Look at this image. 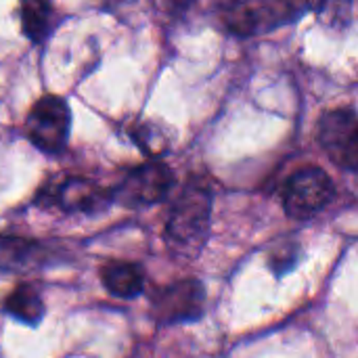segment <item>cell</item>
<instances>
[{"mask_svg": "<svg viewBox=\"0 0 358 358\" xmlns=\"http://www.w3.org/2000/svg\"><path fill=\"white\" fill-rule=\"evenodd\" d=\"M212 214V187L203 178L189 180L176 197L170 218L166 222V239L178 252L195 256L210 231Z\"/></svg>", "mask_w": 358, "mask_h": 358, "instance_id": "obj_1", "label": "cell"}, {"mask_svg": "<svg viewBox=\"0 0 358 358\" xmlns=\"http://www.w3.org/2000/svg\"><path fill=\"white\" fill-rule=\"evenodd\" d=\"M317 8L306 2H227L220 6L222 25L237 36H256L300 19Z\"/></svg>", "mask_w": 358, "mask_h": 358, "instance_id": "obj_2", "label": "cell"}, {"mask_svg": "<svg viewBox=\"0 0 358 358\" xmlns=\"http://www.w3.org/2000/svg\"><path fill=\"white\" fill-rule=\"evenodd\" d=\"M336 197L331 176L319 166L300 168L289 176L283 189V210L289 218L308 220L323 212Z\"/></svg>", "mask_w": 358, "mask_h": 358, "instance_id": "obj_3", "label": "cell"}, {"mask_svg": "<svg viewBox=\"0 0 358 358\" xmlns=\"http://www.w3.org/2000/svg\"><path fill=\"white\" fill-rule=\"evenodd\" d=\"M71 111L63 96H40L25 117V136L44 153H59L69 141Z\"/></svg>", "mask_w": 358, "mask_h": 358, "instance_id": "obj_4", "label": "cell"}, {"mask_svg": "<svg viewBox=\"0 0 358 358\" xmlns=\"http://www.w3.org/2000/svg\"><path fill=\"white\" fill-rule=\"evenodd\" d=\"M174 187V172L159 159L132 168L124 180L111 189V199L126 208H147L164 201Z\"/></svg>", "mask_w": 358, "mask_h": 358, "instance_id": "obj_5", "label": "cell"}, {"mask_svg": "<svg viewBox=\"0 0 358 358\" xmlns=\"http://www.w3.org/2000/svg\"><path fill=\"white\" fill-rule=\"evenodd\" d=\"M206 313V287L199 279H182L151 296V317L159 325L199 321Z\"/></svg>", "mask_w": 358, "mask_h": 358, "instance_id": "obj_6", "label": "cell"}, {"mask_svg": "<svg viewBox=\"0 0 358 358\" xmlns=\"http://www.w3.org/2000/svg\"><path fill=\"white\" fill-rule=\"evenodd\" d=\"M317 138L327 157L348 170L355 172L358 168V120L352 107H338L319 120Z\"/></svg>", "mask_w": 358, "mask_h": 358, "instance_id": "obj_7", "label": "cell"}, {"mask_svg": "<svg viewBox=\"0 0 358 358\" xmlns=\"http://www.w3.org/2000/svg\"><path fill=\"white\" fill-rule=\"evenodd\" d=\"M111 189H103L90 178L71 176L38 193V203H52L65 214L96 216L111 206Z\"/></svg>", "mask_w": 358, "mask_h": 358, "instance_id": "obj_8", "label": "cell"}, {"mask_svg": "<svg viewBox=\"0 0 358 358\" xmlns=\"http://www.w3.org/2000/svg\"><path fill=\"white\" fill-rule=\"evenodd\" d=\"M48 262V252L34 239L0 235V271H31Z\"/></svg>", "mask_w": 358, "mask_h": 358, "instance_id": "obj_9", "label": "cell"}, {"mask_svg": "<svg viewBox=\"0 0 358 358\" xmlns=\"http://www.w3.org/2000/svg\"><path fill=\"white\" fill-rule=\"evenodd\" d=\"M101 283L103 287L122 300H132L141 296L145 287V271L136 262L128 260H109L101 266Z\"/></svg>", "mask_w": 358, "mask_h": 358, "instance_id": "obj_10", "label": "cell"}, {"mask_svg": "<svg viewBox=\"0 0 358 358\" xmlns=\"http://www.w3.org/2000/svg\"><path fill=\"white\" fill-rule=\"evenodd\" d=\"M4 313L8 317H13L19 323H25L29 327H36L42 323L44 319V302L42 296L38 292V287L34 283H19L6 298L2 304Z\"/></svg>", "mask_w": 358, "mask_h": 358, "instance_id": "obj_11", "label": "cell"}, {"mask_svg": "<svg viewBox=\"0 0 358 358\" xmlns=\"http://www.w3.org/2000/svg\"><path fill=\"white\" fill-rule=\"evenodd\" d=\"M21 31L31 42H44L57 25V10L48 2H23L19 6Z\"/></svg>", "mask_w": 358, "mask_h": 358, "instance_id": "obj_12", "label": "cell"}, {"mask_svg": "<svg viewBox=\"0 0 358 358\" xmlns=\"http://www.w3.org/2000/svg\"><path fill=\"white\" fill-rule=\"evenodd\" d=\"M130 136L149 157L164 155L170 147V141H172L168 128L159 122H138L130 130Z\"/></svg>", "mask_w": 358, "mask_h": 358, "instance_id": "obj_13", "label": "cell"}, {"mask_svg": "<svg viewBox=\"0 0 358 358\" xmlns=\"http://www.w3.org/2000/svg\"><path fill=\"white\" fill-rule=\"evenodd\" d=\"M300 258H302L300 243L296 239H285V241H279L268 252V266L277 277H281V275L294 271V266L298 264Z\"/></svg>", "mask_w": 358, "mask_h": 358, "instance_id": "obj_14", "label": "cell"}]
</instances>
